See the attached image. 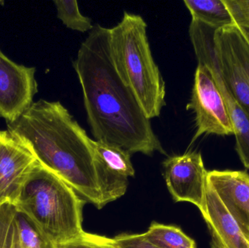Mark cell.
I'll return each instance as SVG.
<instances>
[{
    "mask_svg": "<svg viewBox=\"0 0 249 248\" xmlns=\"http://www.w3.org/2000/svg\"><path fill=\"white\" fill-rule=\"evenodd\" d=\"M18 211L11 204L0 205V248H10L17 227Z\"/></svg>",
    "mask_w": 249,
    "mask_h": 248,
    "instance_id": "obj_18",
    "label": "cell"
},
{
    "mask_svg": "<svg viewBox=\"0 0 249 248\" xmlns=\"http://www.w3.org/2000/svg\"><path fill=\"white\" fill-rule=\"evenodd\" d=\"M167 187L175 202H190L203 214L206 209L208 171L197 151L168 157L162 163Z\"/></svg>",
    "mask_w": 249,
    "mask_h": 248,
    "instance_id": "obj_8",
    "label": "cell"
},
{
    "mask_svg": "<svg viewBox=\"0 0 249 248\" xmlns=\"http://www.w3.org/2000/svg\"><path fill=\"white\" fill-rule=\"evenodd\" d=\"M39 165L36 155L24 143L8 130L0 131V205L16 204Z\"/></svg>",
    "mask_w": 249,
    "mask_h": 248,
    "instance_id": "obj_7",
    "label": "cell"
},
{
    "mask_svg": "<svg viewBox=\"0 0 249 248\" xmlns=\"http://www.w3.org/2000/svg\"><path fill=\"white\" fill-rule=\"evenodd\" d=\"M54 248H119L117 247L112 239L104 236L90 234L85 231L77 238L61 243L53 244Z\"/></svg>",
    "mask_w": 249,
    "mask_h": 248,
    "instance_id": "obj_19",
    "label": "cell"
},
{
    "mask_svg": "<svg viewBox=\"0 0 249 248\" xmlns=\"http://www.w3.org/2000/svg\"><path fill=\"white\" fill-rule=\"evenodd\" d=\"M192 19L216 29L235 25L224 0H184Z\"/></svg>",
    "mask_w": 249,
    "mask_h": 248,
    "instance_id": "obj_14",
    "label": "cell"
},
{
    "mask_svg": "<svg viewBox=\"0 0 249 248\" xmlns=\"http://www.w3.org/2000/svg\"><path fill=\"white\" fill-rule=\"evenodd\" d=\"M189 35L198 64L206 66L209 68L217 84L233 125L237 153L246 168L249 170V116L232 96L224 83L220 73L212 59L206 42L194 20H191L190 23Z\"/></svg>",
    "mask_w": 249,
    "mask_h": 248,
    "instance_id": "obj_11",
    "label": "cell"
},
{
    "mask_svg": "<svg viewBox=\"0 0 249 248\" xmlns=\"http://www.w3.org/2000/svg\"><path fill=\"white\" fill-rule=\"evenodd\" d=\"M36 69L16 64L0 49V117L11 123L34 103L38 92Z\"/></svg>",
    "mask_w": 249,
    "mask_h": 248,
    "instance_id": "obj_9",
    "label": "cell"
},
{
    "mask_svg": "<svg viewBox=\"0 0 249 248\" xmlns=\"http://www.w3.org/2000/svg\"><path fill=\"white\" fill-rule=\"evenodd\" d=\"M143 237L159 248H197L194 240L178 227L152 222Z\"/></svg>",
    "mask_w": 249,
    "mask_h": 248,
    "instance_id": "obj_15",
    "label": "cell"
},
{
    "mask_svg": "<svg viewBox=\"0 0 249 248\" xmlns=\"http://www.w3.org/2000/svg\"><path fill=\"white\" fill-rule=\"evenodd\" d=\"M194 20L232 96L249 116V45L236 25L216 29Z\"/></svg>",
    "mask_w": 249,
    "mask_h": 248,
    "instance_id": "obj_5",
    "label": "cell"
},
{
    "mask_svg": "<svg viewBox=\"0 0 249 248\" xmlns=\"http://www.w3.org/2000/svg\"><path fill=\"white\" fill-rule=\"evenodd\" d=\"M17 224L20 248H54L53 244L43 237L27 218L18 212Z\"/></svg>",
    "mask_w": 249,
    "mask_h": 248,
    "instance_id": "obj_17",
    "label": "cell"
},
{
    "mask_svg": "<svg viewBox=\"0 0 249 248\" xmlns=\"http://www.w3.org/2000/svg\"><path fill=\"white\" fill-rule=\"evenodd\" d=\"M57 16L68 29L76 32H90L93 29L91 20L83 16L76 0H55L53 1Z\"/></svg>",
    "mask_w": 249,
    "mask_h": 248,
    "instance_id": "obj_16",
    "label": "cell"
},
{
    "mask_svg": "<svg viewBox=\"0 0 249 248\" xmlns=\"http://www.w3.org/2000/svg\"><path fill=\"white\" fill-rule=\"evenodd\" d=\"M7 130L40 164L71 186L86 202L103 208L95 169L93 141L59 101L40 99Z\"/></svg>",
    "mask_w": 249,
    "mask_h": 248,
    "instance_id": "obj_2",
    "label": "cell"
},
{
    "mask_svg": "<svg viewBox=\"0 0 249 248\" xmlns=\"http://www.w3.org/2000/svg\"><path fill=\"white\" fill-rule=\"evenodd\" d=\"M146 29L142 16L124 12L121 22L109 29V50L117 72L151 119L160 116L166 104V90Z\"/></svg>",
    "mask_w": 249,
    "mask_h": 248,
    "instance_id": "obj_3",
    "label": "cell"
},
{
    "mask_svg": "<svg viewBox=\"0 0 249 248\" xmlns=\"http://www.w3.org/2000/svg\"><path fill=\"white\" fill-rule=\"evenodd\" d=\"M234 21L249 45V0H224Z\"/></svg>",
    "mask_w": 249,
    "mask_h": 248,
    "instance_id": "obj_20",
    "label": "cell"
},
{
    "mask_svg": "<svg viewBox=\"0 0 249 248\" xmlns=\"http://www.w3.org/2000/svg\"><path fill=\"white\" fill-rule=\"evenodd\" d=\"M95 169L102 207L124 196L128 178L135 174L130 155L123 149L93 141Z\"/></svg>",
    "mask_w": 249,
    "mask_h": 248,
    "instance_id": "obj_10",
    "label": "cell"
},
{
    "mask_svg": "<svg viewBox=\"0 0 249 248\" xmlns=\"http://www.w3.org/2000/svg\"><path fill=\"white\" fill-rule=\"evenodd\" d=\"M187 110L196 115V132L192 142L203 135H235L228 108L212 71L198 64Z\"/></svg>",
    "mask_w": 249,
    "mask_h": 248,
    "instance_id": "obj_6",
    "label": "cell"
},
{
    "mask_svg": "<svg viewBox=\"0 0 249 248\" xmlns=\"http://www.w3.org/2000/svg\"><path fill=\"white\" fill-rule=\"evenodd\" d=\"M86 202L71 186L40 164L14 206L47 240L61 244L85 232L82 224Z\"/></svg>",
    "mask_w": 249,
    "mask_h": 248,
    "instance_id": "obj_4",
    "label": "cell"
},
{
    "mask_svg": "<svg viewBox=\"0 0 249 248\" xmlns=\"http://www.w3.org/2000/svg\"><path fill=\"white\" fill-rule=\"evenodd\" d=\"M73 66L96 141L130 154H165L150 119L115 69L109 50V28L93 26L80 45Z\"/></svg>",
    "mask_w": 249,
    "mask_h": 248,
    "instance_id": "obj_1",
    "label": "cell"
},
{
    "mask_svg": "<svg viewBox=\"0 0 249 248\" xmlns=\"http://www.w3.org/2000/svg\"><path fill=\"white\" fill-rule=\"evenodd\" d=\"M10 248H20L18 224L17 227H16V230H15L14 234H13V240H12V243L11 244H10Z\"/></svg>",
    "mask_w": 249,
    "mask_h": 248,
    "instance_id": "obj_22",
    "label": "cell"
},
{
    "mask_svg": "<svg viewBox=\"0 0 249 248\" xmlns=\"http://www.w3.org/2000/svg\"><path fill=\"white\" fill-rule=\"evenodd\" d=\"M112 241L119 248H159L149 243L143 234H119Z\"/></svg>",
    "mask_w": 249,
    "mask_h": 248,
    "instance_id": "obj_21",
    "label": "cell"
},
{
    "mask_svg": "<svg viewBox=\"0 0 249 248\" xmlns=\"http://www.w3.org/2000/svg\"><path fill=\"white\" fill-rule=\"evenodd\" d=\"M202 215L212 237L211 248H249V240L208 182Z\"/></svg>",
    "mask_w": 249,
    "mask_h": 248,
    "instance_id": "obj_13",
    "label": "cell"
},
{
    "mask_svg": "<svg viewBox=\"0 0 249 248\" xmlns=\"http://www.w3.org/2000/svg\"><path fill=\"white\" fill-rule=\"evenodd\" d=\"M207 182L249 240V175L245 171L212 170Z\"/></svg>",
    "mask_w": 249,
    "mask_h": 248,
    "instance_id": "obj_12",
    "label": "cell"
}]
</instances>
